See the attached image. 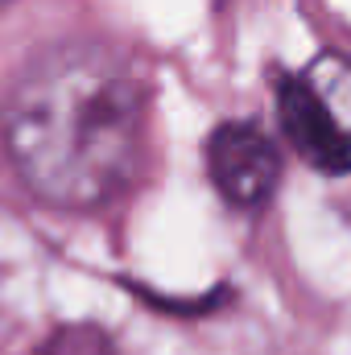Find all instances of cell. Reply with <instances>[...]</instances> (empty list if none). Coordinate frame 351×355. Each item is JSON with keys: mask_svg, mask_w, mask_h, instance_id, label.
Listing matches in <instances>:
<instances>
[{"mask_svg": "<svg viewBox=\"0 0 351 355\" xmlns=\"http://www.w3.org/2000/svg\"><path fill=\"white\" fill-rule=\"evenodd\" d=\"M8 4H12V0H0V12H4V8H8Z\"/></svg>", "mask_w": 351, "mask_h": 355, "instance_id": "obj_6", "label": "cell"}, {"mask_svg": "<svg viewBox=\"0 0 351 355\" xmlns=\"http://www.w3.org/2000/svg\"><path fill=\"white\" fill-rule=\"evenodd\" d=\"M281 149L252 120H223L207 137V178L236 211H261L281 186Z\"/></svg>", "mask_w": 351, "mask_h": 355, "instance_id": "obj_2", "label": "cell"}, {"mask_svg": "<svg viewBox=\"0 0 351 355\" xmlns=\"http://www.w3.org/2000/svg\"><path fill=\"white\" fill-rule=\"evenodd\" d=\"M277 120H281L285 141L298 149L306 166H314L318 174H351V141L327 112V103L318 99V91L306 83V75L281 79Z\"/></svg>", "mask_w": 351, "mask_h": 355, "instance_id": "obj_3", "label": "cell"}, {"mask_svg": "<svg viewBox=\"0 0 351 355\" xmlns=\"http://www.w3.org/2000/svg\"><path fill=\"white\" fill-rule=\"evenodd\" d=\"M149 87L103 42H58L33 54L4 103V149L50 207L116 202L145 166Z\"/></svg>", "mask_w": 351, "mask_h": 355, "instance_id": "obj_1", "label": "cell"}, {"mask_svg": "<svg viewBox=\"0 0 351 355\" xmlns=\"http://www.w3.org/2000/svg\"><path fill=\"white\" fill-rule=\"evenodd\" d=\"M46 355H112V347H108V339H103L99 331H91V327H62V331L50 339Z\"/></svg>", "mask_w": 351, "mask_h": 355, "instance_id": "obj_5", "label": "cell"}, {"mask_svg": "<svg viewBox=\"0 0 351 355\" xmlns=\"http://www.w3.org/2000/svg\"><path fill=\"white\" fill-rule=\"evenodd\" d=\"M306 83L318 91V99L327 103V112L335 116V124L351 141V62L348 58H318L306 71Z\"/></svg>", "mask_w": 351, "mask_h": 355, "instance_id": "obj_4", "label": "cell"}]
</instances>
